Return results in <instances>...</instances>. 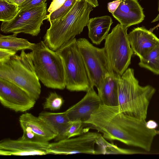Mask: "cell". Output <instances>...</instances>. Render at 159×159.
Returning <instances> with one entry per match:
<instances>
[{
	"mask_svg": "<svg viewBox=\"0 0 159 159\" xmlns=\"http://www.w3.org/2000/svg\"><path fill=\"white\" fill-rule=\"evenodd\" d=\"M146 122L120 111L118 106L101 104L84 124L101 133L105 139L149 152L157 134L155 129L146 127Z\"/></svg>",
	"mask_w": 159,
	"mask_h": 159,
	"instance_id": "obj_1",
	"label": "cell"
},
{
	"mask_svg": "<svg viewBox=\"0 0 159 159\" xmlns=\"http://www.w3.org/2000/svg\"><path fill=\"white\" fill-rule=\"evenodd\" d=\"M93 6L84 0H77L69 12L64 17L50 21V26L43 38L45 44L57 51L87 26Z\"/></svg>",
	"mask_w": 159,
	"mask_h": 159,
	"instance_id": "obj_2",
	"label": "cell"
},
{
	"mask_svg": "<svg viewBox=\"0 0 159 159\" xmlns=\"http://www.w3.org/2000/svg\"><path fill=\"white\" fill-rule=\"evenodd\" d=\"M156 92L151 85L142 86L135 77L134 70L128 68L118 79V97L120 111L146 120L150 102Z\"/></svg>",
	"mask_w": 159,
	"mask_h": 159,
	"instance_id": "obj_3",
	"label": "cell"
},
{
	"mask_svg": "<svg viewBox=\"0 0 159 159\" xmlns=\"http://www.w3.org/2000/svg\"><path fill=\"white\" fill-rule=\"evenodd\" d=\"M0 78L19 87L33 99L37 100L41 86L34 67L32 52L21 50L5 61L0 62Z\"/></svg>",
	"mask_w": 159,
	"mask_h": 159,
	"instance_id": "obj_4",
	"label": "cell"
},
{
	"mask_svg": "<svg viewBox=\"0 0 159 159\" xmlns=\"http://www.w3.org/2000/svg\"><path fill=\"white\" fill-rule=\"evenodd\" d=\"M31 50L34 69L39 80L48 88L65 89L64 66L57 51L50 49L42 41L35 43Z\"/></svg>",
	"mask_w": 159,
	"mask_h": 159,
	"instance_id": "obj_5",
	"label": "cell"
},
{
	"mask_svg": "<svg viewBox=\"0 0 159 159\" xmlns=\"http://www.w3.org/2000/svg\"><path fill=\"white\" fill-rule=\"evenodd\" d=\"M77 40L75 38L71 39L56 51L63 63L66 89L70 91L86 92L91 85Z\"/></svg>",
	"mask_w": 159,
	"mask_h": 159,
	"instance_id": "obj_6",
	"label": "cell"
},
{
	"mask_svg": "<svg viewBox=\"0 0 159 159\" xmlns=\"http://www.w3.org/2000/svg\"><path fill=\"white\" fill-rule=\"evenodd\" d=\"M127 29L118 24L105 39L104 48L111 67L114 73L120 75L128 69L134 53Z\"/></svg>",
	"mask_w": 159,
	"mask_h": 159,
	"instance_id": "obj_7",
	"label": "cell"
},
{
	"mask_svg": "<svg viewBox=\"0 0 159 159\" xmlns=\"http://www.w3.org/2000/svg\"><path fill=\"white\" fill-rule=\"evenodd\" d=\"M77 45L84 60L91 85L99 89L106 78L113 75L104 48L94 46L86 39H77Z\"/></svg>",
	"mask_w": 159,
	"mask_h": 159,
	"instance_id": "obj_8",
	"label": "cell"
},
{
	"mask_svg": "<svg viewBox=\"0 0 159 159\" xmlns=\"http://www.w3.org/2000/svg\"><path fill=\"white\" fill-rule=\"evenodd\" d=\"M47 3L41 6L25 10H20L11 20L2 22L1 31L5 33H12L17 35L21 33L37 36L45 20Z\"/></svg>",
	"mask_w": 159,
	"mask_h": 159,
	"instance_id": "obj_9",
	"label": "cell"
},
{
	"mask_svg": "<svg viewBox=\"0 0 159 159\" xmlns=\"http://www.w3.org/2000/svg\"><path fill=\"white\" fill-rule=\"evenodd\" d=\"M101 135L98 133L88 131L75 138H66L49 143L48 154H95V144Z\"/></svg>",
	"mask_w": 159,
	"mask_h": 159,
	"instance_id": "obj_10",
	"label": "cell"
},
{
	"mask_svg": "<svg viewBox=\"0 0 159 159\" xmlns=\"http://www.w3.org/2000/svg\"><path fill=\"white\" fill-rule=\"evenodd\" d=\"M0 102L5 107L23 112L32 108L36 100L19 87L0 78Z\"/></svg>",
	"mask_w": 159,
	"mask_h": 159,
	"instance_id": "obj_11",
	"label": "cell"
},
{
	"mask_svg": "<svg viewBox=\"0 0 159 159\" xmlns=\"http://www.w3.org/2000/svg\"><path fill=\"white\" fill-rule=\"evenodd\" d=\"M23 134L21 139L38 142H48L54 139L56 134L39 116L30 113L21 115L19 118Z\"/></svg>",
	"mask_w": 159,
	"mask_h": 159,
	"instance_id": "obj_12",
	"label": "cell"
},
{
	"mask_svg": "<svg viewBox=\"0 0 159 159\" xmlns=\"http://www.w3.org/2000/svg\"><path fill=\"white\" fill-rule=\"evenodd\" d=\"M48 142L7 139L0 143L1 156H34L48 154Z\"/></svg>",
	"mask_w": 159,
	"mask_h": 159,
	"instance_id": "obj_13",
	"label": "cell"
},
{
	"mask_svg": "<svg viewBox=\"0 0 159 159\" xmlns=\"http://www.w3.org/2000/svg\"><path fill=\"white\" fill-rule=\"evenodd\" d=\"M91 85L84 97L65 112L71 121L80 120L84 123L102 104L98 94Z\"/></svg>",
	"mask_w": 159,
	"mask_h": 159,
	"instance_id": "obj_14",
	"label": "cell"
},
{
	"mask_svg": "<svg viewBox=\"0 0 159 159\" xmlns=\"http://www.w3.org/2000/svg\"><path fill=\"white\" fill-rule=\"evenodd\" d=\"M129 42L134 53L140 59L158 43L159 39L145 28L138 27L128 34Z\"/></svg>",
	"mask_w": 159,
	"mask_h": 159,
	"instance_id": "obj_15",
	"label": "cell"
},
{
	"mask_svg": "<svg viewBox=\"0 0 159 159\" xmlns=\"http://www.w3.org/2000/svg\"><path fill=\"white\" fill-rule=\"evenodd\" d=\"M143 8L138 0H121L113 14V17L123 26L128 28L138 24L144 19Z\"/></svg>",
	"mask_w": 159,
	"mask_h": 159,
	"instance_id": "obj_16",
	"label": "cell"
},
{
	"mask_svg": "<svg viewBox=\"0 0 159 159\" xmlns=\"http://www.w3.org/2000/svg\"><path fill=\"white\" fill-rule=\"evenodd\" d=\"M56 134L55 142L66 139L65 134L72 122L65 111L58 113L42 112L38 116Z\"/></svg>",
	"mask_w": 159,
	"mask_h": 159,
	"instance_id": "obj_17",
	"label": "cell"
},
{
	"mask_svg": "<svg viewBox=\"0 0 159 159\" xmlns=\"http://www.w3.org/2000/svg\"><path fill=\"white\" fill-rule=\"evenodd\" d=\"M113 23L111 17L108 16L89 19L87 26L88 36L92 43L98 45L105 39Z\"/></svg>",
	"mask_w": 159,
	"mask_h": 159,
	"instance_id": "obj_18",
	"label": "cell"
},
{
	"mask_svg": "<svg viewBox=\"0 0 159 159\" xmlns=\"http://www.w3.org/2000/svg\"><path fill=\"white\" fill-rule=\"evenodd\" d=\"M120 75L114 73L107 77L100 88L97 89L102 104L110 107L118 105V89Z\"/></svg>",
	"mask_w": 159,
	"mask_h": 159,
	"instance_id": "obj_19",
	"label": "cell"
},
{
	"mask_svg": "<svg viewBox=\"0 0 159 159\" xmlns=\"http://www.w3.org/2000/svg\"><path fill=\"white\" fill-rule=\"evenodd\" d=\"M14 34L5 35L0 34V48L9 49L17 52L20 50H31L35 43L27 39L18 38Z\"/></svg>",
	"mask_w": 159,
	"mask_h": 159,
	"instance_id": "obj_20",
	"label": "cell"
},
{
	"mask_svg": "<svg viewBox=\"0 0 159 159\" xmlns=\"http://www.w3.org/2000/svg\"><path fill=\"white\" fill-rule=\"evenodd\" d=\"M96 144L98 145V148L97 150H96L95 154H134L144 153V152L137 150L119 148L113 144L107 142L102 135L97 139Z\"/></svg>",
	"mask_w": 159,
	"mask_h": 159,
	"instance_id": "obj_21",
	"label": "cell"
},
{
	"mask_svg": "<svg viewBox=\"0 0 159 159\" xmlns=\"http://www.w3.org/2000/svg\"><path fill=\"white\" fill-rule=\"evenodd\" d=\"M140 61L139 65L140 67L159 75V42Z\"/></svg>",
	"mask_w": 159,
	"mask_h": 159,
	"instance_id": "obj_22",
	"label": "cell"
},
{
	"mask_svg": "<svg viewBox=\"0 0 159 159\" xmlns=\"http://www.w3.org/2000/svg\"><path fill=\"white\" fill-rule=\"evenodd\" d=\"M19 11L17 5L10 3L5 0H0V20L2 22L12 20Z\"/></svg>",
	"mask_w": 159,
	"mask_h": 159,
	"instance_id": "obj_23",
	"label": "cell"
},
{
	"mask_svg": "<svg viewBox=\"0 0 159 159\" xmlns=\"http://www.w3.org/2000/svg\"><path fill=\"white\" fill-rule=\"evenodd\" d=\"M77 0H66L60 8L47 15L45 20L50 22L64 17L72 9Z\"/></svg>",
	"mask_w": 159,
	"mask_h": 159,
	"instance_id": "obj_24",
	"label": "cell"
},
{
	"mask_svg": "<svg viewBox=\"0 0 159 159\" xmlns=\"http://www.w3.org/2000/svg\"><path fill=\"white\" fill-rule=\"evenodd\" d=\"M64 101L63 98L56 92H52L46 98L43 105V108L51 111L58 110L60 109Z\"/></svg>",
	"mask_w": 159,
	"mask_h": 159,
	"instance_id": "obj_25",
	"label": "cell"
},
{
	"mask_svg": "<svg viewBox=\"0 0 159 159\" xmlns=\"http://www.w3.org/2000/svg\"><path fill=\"white\" fill-rule=\"evenodd\" d=\"M85 125L80 120L72 122L66 133V138L79 136L89 131L90 128H84Z\"/></svg>",
	"mask_w": 159,
	"mask_h": 159,
	"instance_id": "obj_26",
	"label": "cell"
},
{
	"mask_svg": "<svg viewBox=\"0 0 159 159\" xmlns=\"http://www.w3.org/2000/svg\"><path fill=\"white\" fill-rule=\"evenodd\" d=\"M47 0H25L19 6V10H25L44 5Z\"/></svg>",
	"mask_w": 159,
	"mask_h": 159,
	"instance_id": "obj_27",
	"label": "cell"
},
{
	"mask_svg": "<svg viewBox=\"0 0 159 159\" xmlns=\"http://www.w3.org/2000/svg\"><path fill=\"white\" fill-rule=\"evenodd\" d=\"M16 52L8 49L0 48V62H2L9 59L16 54Z\"/></svg>",
	"mask_w": 159,
	"mask_h": 159,
	"instance_id": "obj_28",
	"label": "cell"
},
{
	"mask_svg": "<svg viewBox=\"0 0 159 159\" xmlns=\"http://www.w3.org/2000/svg\"><path fill=\"white\" fill-rule=\"evenodd\" d=\"M66 0H53L48 9L49 13H52L61 7Z\"/></svg>",
	"mask_w": 159,
	"mask_h": 159,
	"instance_id": "obj_29",
	"label": "cell"
},
{
	"mask_svg": "<svg viewBox=\"0 0 159 159\" xmlns=\"http://www.w3.org/2000/svg\"><path fill=\"white\" fill-rule=\"evenodd\" d=\"M121 0H115L107 4V9L109 11L113 14L119 6Z\"/></svg>",
	"mask_w": 159,
	"mask_h": 159,
	"instance_id": "obj_30",
	"label": "cell"
},
{
	"mask_svg": "<svg viewBox=\"0 0 159 159\" xmlns=\"http://www.w3.org/2000/svg\"><path fill=\"white\" fill-rule=\"evenodd\" d=\"M146 127L151 129H155L158 126L157 123L153 120H150L146 122Z\"/></svg>",
	"mask_w": 159,
	"mask_h": 159,
	"instance_id": "obj_31",
	"label": "cell"
},
{
	"mask_svg": "<svg viewBox=\"0 0 159 159\" xmlns=\"http://www.w3.org/2000/svg\"><path fill=\"white\" fill-rule=\"evenodd\" d=\"M12 4L17 5L18 6L21 5L25 0H5Z\"/></svg>",
	"mask_w": 159,
	"mask_h": 159,
	"instance_id": "obj_32",
	"label": "cell"
},
{
	"mask_svg": "<svg viewBox=\"0 0 159 159\" xmlns=\"http://www.w3.org/2000/svg\"><path fill=\"white\" fill-rule=\"evenodd\" d=\"M91 4L93 7H96L98 6L97 0H84Z\"/></svg>",
	"mask_w": 159,
	"mask_h": 159,
	"instance_id": "obj_33",
	"label": "cell"
},
{
	"mask_svg": "<svg viewBox=\"0 0 159 159\" xmlns=\"http://www.w3.org/2000/svg\"><path fill=\"white\" fill-rule=\"evenodd\" d=\"M159 20V13L157 16L152 21V22H154L156 21Z\"/></svg>",
	"mask_w": 159,
	"mask_h": 159,
	"instance_id": "obj_34",
	"label": "cell"
},
{
	"mask_svg": "<svg viewBox=\"0 0 159 159\" xmlns=\"http://www.w3.org/2000/svg\"><path fill=\"white\" fill-rule=\"evenodd\" d=\"M155 131L157 134H159V130L155 129Z\"/></svg>",
	"mask_w": 159,
	"mask_h": 159,
	"instance_id": "obj_35",
	"label": "cell"
},
{
	"mask_svg": "<svg viewBox=\"0 0 159 159\" xmlns=\"http://www.w3.org/2000/svg\"><path fill=\"white\" fill-rule=\"evenodd\" d=\"M158 11L159 12V0L158 1Z\"/></svg>",
	"mask_w": 159,
	"mask_h": 159,
	"instance_id": "obj_36",
	"label": "cell"
}]
</instances>
